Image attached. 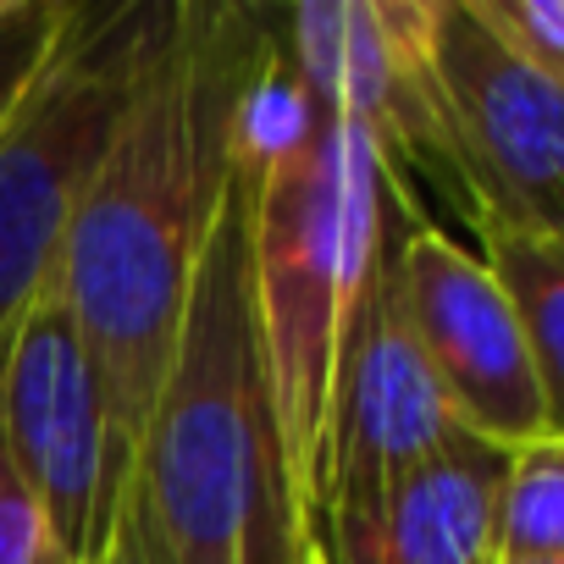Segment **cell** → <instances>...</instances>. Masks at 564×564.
<instances>
[{"label": "cell", "instance_id": "cell-1", "mask_svg": "<svg viewBox=\"0 0 564 564\" xmlns=\"http://www.w3.org/2000/svg\"><path fill=\"white\" fill-rule=\"evenodd\" d=\"M271 45L276 18L254 7L166 0L133 100L62 243L56 294L100 371L128 481L238 172L243 117L271 67Z\"/></svg>", "mask_w": 564, "mask_h": 564}, {"label": "cell", "instance_id": "cell-2", "mask_svg": "<svg viewBox=\"0 0 564 564\" xmlns=\"http://www.w3.org/2000/svg\"><path fill=\"white\" fill-rule=\"evenodd\" d=\"M238 161L249 183V282L260 349L300 498L322 531L333 371L404 183L344 111L311 100L289 78L276 45L249 100Z\"/></svg>", "mask_w": 564, "mask_h": 564}, {"label": "cell", "instance_id": "cell-3", "mask_svg": "<svg viewBox=\"0 0 564 564\" xmlns=\"http://www.w3.org/2000/svg\"><path fill=\"white\" fill-rule=\"evenodd\" d=\"M133 492L166 564H305L322 542L260 349L243 161L194 276L177 355L133 459Z\"/></svg>", "mask_w": 564, "mask_h": 564}, {"label": "cell", "instance_id": "cell-4", "mask_svg": "<svg viewBox=\"0 0 564 564\" xmlns=\"http://www.w3.org/2000/svg\"><path fill=\"white\" fill-rule=\"evenodd\" d=\"M166 0L78 7L34 95L0 133V377L62 265L73 210L133 100Z\"/></svg>", "mask_w": 564, "mask_h": 564}, {"label": "cell", "instance_id": "cell-5", "mask_svg": "<svg viewBox=\"0 0 564 564\" xmlns=\"http://www.w3.org/2000/svg\"><path fill=\"white\" fill-rule=\"evenodd\" d=\"M432 84L470 227L564 238V89L520 62L470 0L432 7Z\"/></svg>", "mask_w": 564, "mask_h": 564}, {"label": "cell", "instance_id": "cell-6", "mask_svg": "<svg viewBox=\"0 0 564 564\" xmlns=\"http://www.w3.org/2000/svg\"><path fill=\"white\" fill-rule=\"evenodd\" d=\"M0 443L67 553L78 564H100L128 476L117 465L100 371L56 282L29 311L0 377Z\"/></svg>", "mask_w": 564, "mask_h": 564}, {"label": "cell", "instance_id": "cell-7", "mask_svg": "<svg viewBox=\"0 0 564 564\" xmlns=\"http://www.w3.org/2000/svg\"><path fill=\"white\" fill-rule=\"evenodd\" d=\"M410 194L399 199L388 238L366 271L355 300L338 371H333V415H327V492L322 525L366 498H377L393 476L437 454L459 437V415L448 410L399 300V238L410 227Z\"/></svg>", "mask_w": 564, "mask_h": 564}, {"label": "cell", "instance_id": "cell-8", "mask_svg": "<svg viewBox=\"0 0 564 564\" xmlns=\"http://www.w3.org/2000/svg\"><path fill=\"white\" fill-rule=\"evenodd\" d=\"M399 300L465 432L498 448H525L547 437V415H542V393L531 377L514 305L476 249L410 216L399 238Z\"/></svg>", "mask_w": 564, "mask_h": 564}, {"label": "cell", "instance_id": "cell-9", "mask_svg": "<svg viewBox=\"0 0 564 564\" xmlns=\"http://www.w3.org/2000/svg\"><path fill=\"white\" fill-rule=\"evenodd\" d=\"M509 448L459 432L377 498L322 525L327 564H498Z\"/></svg>", "mask_w": 564, "mask_h": 564}, {"label": "cell", "instance_id": "cell-10", "mask_svg": "<svg viewBox=\"0 0 564 564\" xmlns=\"http://www.w3.org/2000/svg\"><path fill=\"white\" fill-rule=\"evenodd\" d=\"M481 260L503 282V294L514 305L531 377L542 393L547 437H564V238L553 232H520L498 221H476Z\"/></svg>", "mask_w": 564, "mask_h": 564}, {"label": "cell", "instance_id": "cell-11", "mask_svg": "<svg viewBox=\"0 0 564 564\" xmlns=\"http://www.w3.org/2000/svg\"><path fill=\"white\" fill-rule=\"evenodd\" d=\"M498 558H564V437L509 448L498 498Z\"/></svg>", "mask_w": 564, "mask_h": 564}, {"label": "cell", "instance_id": "cell-12", "mask_svg": "<svg viewBox=\"0 0 564 564\" xmlns=\"http://www.w3.org/2000/svg\"><path fill=\"white\" fill-rule=\"evenodd\" d=\"M78 0H0V133L51 67Z\"/></svg>", "mask_w": 564, "mask_h": 564}, {"label": "cell", "instance_id": "cell-13", "mask_svg": "<svg viewBox=\"0 0 564 564\" xmlns=\"http://www.w3.org/2000/svg\"><path fill=\"white\" fill-rule=\"evenodd\" d=\"M470 12L520 62L564 89V0H470Z\"/></svg>", "mask_w": 564, "mask_h": 564}, {"label": "cell", "instance_id": "cell-14", "mask_svg": "<svg viewBox=\"0 0 564 564\" xmlns=\"http://www.w3.org/2000/svg\"><path fill=\"white\" fill-rule=\"evenodd\" d=\"M0 564H78L0 443Z\"/></svg>", "mask_w": 564, "mask_h": 564}, {"label": "cell", "instance_id": "cell-15", "mask_svg": "<svg viewBox=\"0 0 564 564\" xmlns=\"http://www.w3.org/2000/svg\"><path fill=\"white\" fill-rule=\"evenodd\" d=\"M100 564H166L161 558V542L150 531V514H144L139 492H133V481L122 492V509H117V525H111V542H106Z\"/></svg>", "mask_w": 564, "mask_h": 564}, {"label": "cell", "instance_id": "cell-16", "mask_svg": "<svg viewBox=\"0 0 564 564\" xmlns=\"http://www.w3.org/2000/svg\"><path fill=\"white\" fill-rule=\"evenodd\" d=\"M498 564H564V558H498Z\"/></svg>", "mask_w": 564, "mask_h": 564}, {"label": "cell", "instance_id": "cell-17", "mask_svg": "<svg viewBox=\"0 0 564 564\" xmlns=\"http://www.w3.org/2000/svg\"><path fill=\"white\" fill-rule=\"evenodd\" d=\"M305 564H327V553H322V542H316V547L305 553Z\"/></svg>", "mask_w": 564, "mask_h": 564}]
</instances>
